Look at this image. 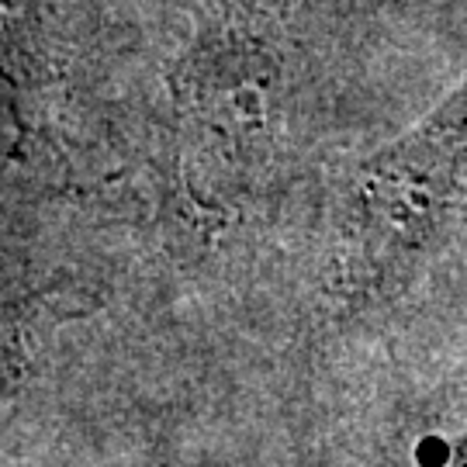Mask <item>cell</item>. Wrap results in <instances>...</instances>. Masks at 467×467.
<instances>
[{"label": "cell", "instance_id": "1", "mask_svg": "<svg viewBox=\"0 0 467 467\" xmlns=\"http://www.w3.org/2000/svg\"><path fill=\"white\" fill-rule=\"evenodd\" d=\"M467 173V84L412 135L357 170L339 243V287L374 298L430 246Z\"/></svg>", "mask_w": 467, "mask_h": 467}]
</instances>
